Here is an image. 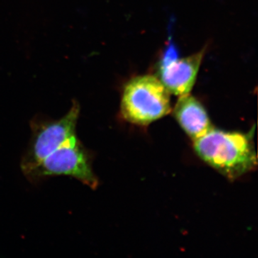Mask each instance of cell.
Instances as JSON below:
<instances>
[{"instance_id": "cell-4", "label": "cell", "mask_w": 258, "mask_h": 258, "mask_svg": "<svg viewBox=\"0 0 258 258\" xmlns=\"http://www.w3.org/2000/svg\"><path fill=\"white\" fill-rule=\"evenodd\" d=\"M80 111L79 103L74 101L69 112L59 119L37 117L31 120V138L20 164L23 173L77 136L76 127Z\"/></svg>"}, {"instance_id": "cell-3", "label": "cell", "mask_w": 258, "mask_h": 258, "mask_svg": "<svg viewBox=\"0 0 258 258\" xmlns=\"http://www.w3.org/2000/svg\"><path fill=\"white\" fill-rule=\"evenodd\" d=\"M23 174L32 183L40 182L51 176H66L79 180L93 189L98 185L91 154L77 136Z\"/></svg>"}, {"instance_id": "cell-1", "label": "cell", "mask_w": 258, "mask_h": 258, "mask_svg": "<svg viewBox=\"0 0 258 258\" xmlns=\"http://www.w3.org/2000/svg\"><path fill=\"white\" fill-rule=\"evenodd\" d=\"M197 154L205 162L230 179L255 169L257 155L252 142L245 134L212 128L194 141Z\"/></svg>"}, {"instance_id": "cell-2", "label": "cell", "mask_w": 258, "mask_h": 258, "mask_svg": "<svg viewBox=\"0 0 258 258\" xmlns=\"http://www.w3.org/2000/svg\"><path fill=\"white\" fill-rule=\"evenodd\" d=\"M170 93L155 76H137L124 87L120 111L125 120L148 125L171 112Z\"/></svg>"}, {"instance_id": "cell-6", "label": "cell", "mask_w": 258, "mask_h": 258, "mask_svg": "<svg viewBox=\"0 0 258 258\" xmlns=\"http://www.w3.org/2000/svg\"><path fill=\"white\" fill-rule=\"evenodd\" d=\"M174 115L181 128L193 141L203 137L212 128L206 110L189 94L179 97L174 107Z\"/></svg>"}, {"instance_id": "cell-5", "label": "cell", "mask_w": 258, "mask_h": 258, "mask_svg": "<svg viewBox=\"0 0 258 258\" xmlns=\"http://www.w3.org/2000/svg\"><path fill=\"white\" fill-rule=\"evenodd\" d=\"M205 50L160 63V81L170 93L178 96L189 94L203 60Z\"/></svg>"}]
</instances>
